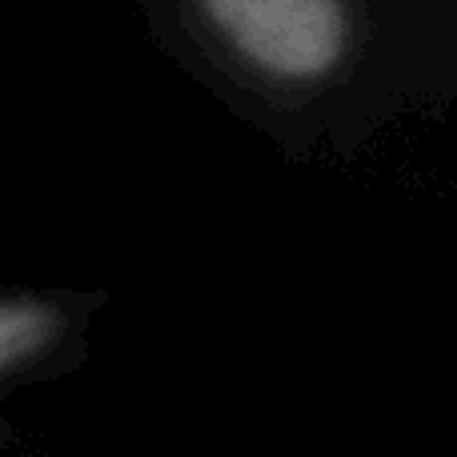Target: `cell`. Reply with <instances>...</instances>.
<instances>
[{
  "instance_id": "cell-1",
  "label": "cell",
  "mask_w": 457,
  "mask_h": 457,
  "mask_svg": "<svg viewBox=\"0 0 457 457\" xmlns=\"http://www.w3.org/2000/svg\"><path fill=\"white\" fill-rule=\"evenodd\" d=\"M217 29L265 72L321 77L345 45L341 0H205Z\"/></svg>"
}]
</instances>
